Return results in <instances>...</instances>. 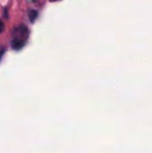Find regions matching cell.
I'll return each instance as SVG.
<instances>
[{"instance_id":"277c9868","label":"cell","mask_w":152,"mask_h":153,"mask_svg":"<svg viewBox=\"0 0 152 153\" xmlns=\"http://www.w3.org/2000/svg\"><path fill=\"white\" fill-rule=\"evenodd\" d=\"M4 51H5V49H4V48H2V47L0 48V60H1V57H2V55H4Z\"/></svg>"},{"instance_id":"7a4b0ae2","label":"cell","mask_w":152,"mask_h":153,"mask_svg":"<svg viewBox=\"0 0 152 153\" xmlns=\"http://www.w3.org/2000/svg\"><path fill=\"white\" fill-rule=\"evenodd\" d=\"M37 17V12L36 10H31L29 12V18L31 19V22H33V21H34L36 19V18Z\"/></svg>"},{"instance_id":"3957f363","label":"cell","mask_w":152,"mask_h":153,"mask_svg":"<svg viewBox=\"0 0 152 153\" xmlns=\"http://www.w3.org/2000/svg\"><path fill=\"white\" fill-rule=\"evenodd\" d=\"M4 29V23L2 22V21L0 19V33L3 32Z\"/></svg>"},{"instance_id":"6da1fadb","label":"cell","mask_w":152,"mask_h":153,"mask_svg":"<svg viewBox=\"0 0 152 153\" xmlns=\"http://www.w3.org/2000/svg\"><path fill=\"white\" fill-rule=\"evenodd\" d=\"M29 31L25 25H21L16 27L13 30L11 40L12 49L16 51L22 49L25 46L29 35Z\"/></svg>"}]
</instances>
